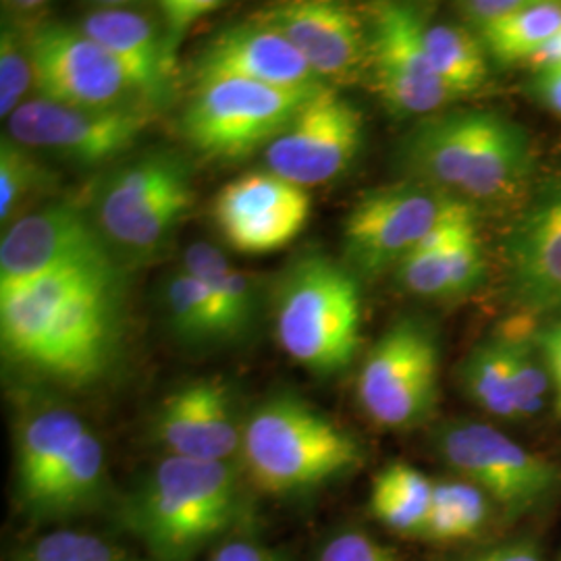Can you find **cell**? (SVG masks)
<instances>
[{
  "mask_svg": "<svg viewBox=\"0 0 561 561\" xmlns=\"http://www.w3.org/2000/svg\"><path fill=\"white\" fill-rule=\"evenodd\" d=\"M119 300L117 266L67 271L0 291L2 354L44 381L92 387L117 360Z\"/></svg>",
  "mask_w": 561,
  "mask_h": 561,
  "instance_id": "6da1fadb",
  "label": "cell"
},
{
  "mask_svg": "<svg viewBox=\"0 0 561 561\" xmlns=\"http://www.w3.org/2000/svg\"><path fill=\"white\" fill-rule=\"evenodd\" d=\"M401 159L412 181L472 206L512 198L535 167L520 123L477 108L424 117L403 140Z\"/></svg>",
  "mask_w": 561,
  "mask_h": 561,
  "instance_id": "7a4b0ae2",
  "label": "cell"
},
{
  "mask_svg": "<svg viewBox=\"0 0 561 561\" xmlns=\"http://www.w3.org/2000/svg\"><path fill=\"white\" fill-rule=\"evenodd\" d=\"M238 461H159L121 510L123 526L154 561H192L241 514Z\"/></svg>",
  "mask_w": 561,
  "mask_h": 561,
  "instance_id": "3957f363",
  "label": "cell"
},
{
  "mask_svg": "<svg viewBox=\"0 0 561 561\" xmlns=\"http://www.w3.org/2000/svg\"><path fill=\"white\" fill-rule=\"evenodd\" d=\"M241 470L266 495H296L337 481L364 461L362 443L294 393L261 401L243 422Z\"/></svg>",
  "mask_w": 561,
  "mask_h": 561,
  "instance_id": "277c9868",
  "label": "cell"
},
{
  "mask_svg": "<svg viewBox=\"0 0 561 561\" xmlns=\"http://www.w3.org/2000/svg\"><path fill=\"white\" fill-rule=\"evenodd\" d=\"M275 331L285 354L310 373L345 370L362 341L356 273L324 254L298 259L277 285Z\"/></svg>",
  "mask_w": 561,
  "mask_h": 561,
  "instance_id": "5b68a950",
  "label": "cell"
},
{
  "mask_svg": "<svg viewBox=\"0 0 561 561\" xmlns=\"http://www.w3.org/2000/svg\"><path fill=\"white\" fill-rule=\"evenodd\" d=\"M194 204V169L175 150H148L121 164L102 185L94 222L113 252L161 250Z\"/></svg>",
  "mask_w": 561,
  "mask_h": 561,
  "instance_id": "8992f818",
  "label": "cell"
},
{
  "mask_svg": "<svg viewBox=\"0 0 561 561\" xmlns=\"http://www.w3.org/2000/svg\"><path fill=\"white\" fill-rule=\"evenodd\" d=\"M443 463L477 484L502 520L541 514L561 500V466L530 451L493 424L470 419L443 422L433 435Z\"/></svg>",
  "mask_w": 561,
  "mask_h": 561,
  "instance_id": "52a82bcc",
  "label": "cell"
},
{
  "mask_svg": "<svg viewBox=\"0 0 561 561\" xmlns=\"http://www.w3.org/2000/svg\"><path fill=\"white\" fill-rule=\"evenodd\" d=\"M319 90H280L233 78L201 81L183 111L181 134L204 157L241 161L277 140Z\"/></svg>",
  "mask_w": 561,
  "mask_h": 561,
  "instance_id": "ba28073f",
  "label": "cell"
},
{
  "mask_svg": "<svg viewBox=\"0 0 561 561\" xmlns=\"http://www.w3.org/2000/svg\"><path fill=\"white\" fill-rule=\"evenodd\" d=\"M439 364V340L426 322H396L362 362L356 391L364 414L389 431L421 426L437 405Z\"/></svg>",
  "mask_w": 561,
  "mask_h": 561,
  "instance_id": "9c48e42d",
  "label": "cell"
},
{
  "mask_svg": "<svg viewBox=\"0 0 561 561\" xmlns=\"http://www.w3.org/2000/svg\"><path fill=\"white\" fill-rule=\"evenodd\" d=\"M466 204L412 180L364 194L343 225L347 266L370 277L398 268L437 225Z\"/></svg>",
  "mask_w": 561,
  "mask_h": 561,
  "instance_id": "30bf717a",
  "label": "cell"
},
{
  "mask_svg": "<svg viewBox=\"0 0 561 561\" xmlns=\"http://www.w3.org/2000/svg\"><path fill=\"white\" fill-rule=\"evenodd\" d=\"M424 15L405 2L368 11V71L387 108L398 117H431L454 94L437 78L424 44Z\"/></svg>",
  "mask_w": 561,
  "mask_h": 561,
  "instance_id": "8fae6325",
  "label": "cell"
},
{
  "mask_svg": "<svg viewBox=\"0 0 561 561\" xmlns=\"http://www.w3.org/2000/svg\"><path fill=\"white\" fill-rule=\"evenodd\" d=\"M113 248L92 217L53 204L11 222L0 241V291L78 268H115Z\"/></svg>",
  "mask_w": 561,
  "mask_h": 561,
  "instance_id": "7c38bea8",
  "label": "cell"
},
{
  "mask_svg": "<svg viewBox=\"0 0 561 561\" xmlns=\"http://www.w3.org/2000/svg\"><path fill=\"white\" fill-rule=\"evenodd\" d=\"M148 123L146 106L85 108L36 96L9 117V138L34 152L96 167L129 152Z\"/></svg>",
  "mask_w": 561,
  "mask_h": 561,
  "instance_id": "4fadbf2b",
  "label": "cell"
},
{
  "mask_svg": "<svg viewBox=\"0 0 561 561\" xmlns=\"http://www.w3.org/2000/svg\"><path fill=\"white\" fill-rule=\"evenodd\" d=\"M362 141L360 108L324 85L264 150L266 171L308 190L340 178L356 159Z\"/></svg>",
  "mask_w": 561,
  "mask_h": 561,
  "instance_id": "5bb4252c",
  "label": "cell"
},
{
  "mask_svg": "<svg viewBox=\"0 0 561 561\" xmlns=\"http://www.w3.org/2000/svg\"><path fill=\"white\" fill-rule=\"evenodd\" d=\"M27 48L38 99L111 108L136 94L119 62L80 25L42 23L27 36Z\"/></svg>",
  "mask_w": 561,
  "mask_h": 561,
  "instance_id": "9a60e30c",
  "label": "cell"
},
{
  "mask_svg": "<svg viewBox=\"0 0 561 561\" xmlns=\"http://www.w3.org/2000/svg\"><path fill=\"white\" fill-rule=\"evenodd\" d=\"M306 187L271 171L229 181L213 208L222 240L243 254H268L296 240L310 219Z\"/></svg>",
  "mask_w": 561,
  "mask_h": 561,
  "instance_id": "2e32d148",
  "label": "cell"
},
{
  "mask_svg": "<svg viewBox=\"0 0 561 561\" xmlns=\"http://www.w3.org/2000/svg\"><path fill=\"white\" fill-rule=\"evenodd\" d=\"M507 296L526 314L561 308V175L545 181L503 240Z\"/></svg>",
  "mask_w": 561,
  "mask_h": 561,
  "instance_id": "e0dca14e",
  "label": "cell"
},
{
  "mask_svg": "<svg viewBox=\"0 0 561 561\" xmlns=\"http://www.w3.org/2000/svg\"><path fill=\"white\" fill-rule=\"evenodd\" d=\"M256 18L291 42L324 83L354 80L368 67L366 18L347 4L294 0L268 7Z\"/></svg>",
  "mask_w": 561,
  "mask_h": 561,
  "instance_id": "ac0fdd59",
  "label": "cell"
},
{
  "mask_svg": "<svg viewBox=\"0 0 561 561\" xmlns=\"http://www.w3.org/2000/svg\"><path fill=\"white\" fill-rule=\"evenodd\" d=\"M221 78L280 90H319L327 85L291 42L259 18L222 30L198 53L194 62L196 83Z\"/></svg>",
  "mask_w": 561,
  "mask_h": 561,
  "instance_id": "d6986e66",
  "label": "cell"
},
{
  "mask_svg": "<svg viewBox=\"0 0 561 561\" xmlns=\"http://www.w3.org/2000/svg\"><path fill=\"white\" fill-rule=\"evenodd\" d=\"M154 433L175 458L236 461L241 456L243 424L221 379L185 382L169 393L159 408Z\"/></svg>",
  "mask_w": 561,
  "mask_h": 561,
  "instance_id": "ffe728a7",
  "label": "cell"
},
{
  "mask_svg": "<svg viewBox=\"0 0 561 561\" xmlns=\"http://www.w3.org/2000/svg\"><path fill=\"white\" fill-rule=\"evenodd\" d=\"M80 27L119 62L141 101H162L173 73V60L167 55L162 30H157L140 11L127 7L90 11Z\"/></svg>",
  "mask_w": 561,
  "mask_h": 561,
  "instance_id": "44dd1931",
  "label": "cell"
},
{
  "mask_svg": "<svg viewBox=\"0 0 561 561\" xmlns=\"http://www.w3.org/2000/svg\"><path fill=\"white\" fill-rule=\"evenodd\" d=\"M88 424L59 403L41 405L21 421L15 437V493L30 514L73 454Z\"/></svg>",
  "mask_w": 561,
  "mask_h": 561,
  "instance_id": "7402d4cb",
  "label": "cell"
},
{
  "mask_svg": "<svg viewBox=\"0 0 561 561\" xmlns=\"http://www.w3.org/2000/svg\"><path fill=\"white\" fill-rule=\"evenodd\" d=\"M106 458L94 431H85L41 502L30 512L41 520H62L90 512L104 491Z\"/></svg>",
  "mask_w": 561,
  "mask_h": 561,
  "instance_id": "603a6c76",
  "label": "cell"
},
{
  "mask_svg": "<svg viewBox=\"0 0 561 561\" xmlns=\"http://www.w3.org/2000/svg\"><path fill=\"white\" fill-rule=\"evenodd\" d=\"M183 268L201 279L221 312L227 337H240L256 314V289L221 250L208 241L192 243L183 252Z\"/></svg>",
  "mask_w": 561,
  "mask_h": 561,
  "instance_id": "cb8c5ba5",
  "label": "cell"
},
{
  "mask_svg": "<svg viewBox=\"0 0 561 561\" xmlns=\"http://www.w3.org/2000/svg\"><path fill=\"white\" fill-rule=\"evenodd\" d=\"M495 518H502L500 510L477 484L460 477L442 479L435 481L431 514L421 539L437 545L477 541Z\"/></svg>",
  "mask_w": 561,
  "mask_h": 561,
  "instance_id": "d4e9b609",
  "label": "cell"
},
{
  "mask_svg": "<svg viewBox=\"0 0 561 561\" xmlns=\"http://www.w3.org/2000/svg\"><path fill=\"white\" fill-rule=\"evenodd\" d=\"M435 481L422 470L393 461L385 466L370 486V512L389 530L421 539L431 514Z\"/></svg>",
  "mask_w": 561,
  "mask_h": 561,
  "instance_id": "484cf974",
  "label": "cell"
},
{
  "mask_svg": "<svg viewBox=\"0 0 561 561\" xmlns=\"http://www.w3.org/2000/svg\"><path fill=\"white\" fill-rule=\"evenodd\" d=\"M424 44L437 78L454 99L481 90L489 80L486 48L468 27L426 21Z\"/></svg>",
  "mask_w": 561,
  "mask_h": 561,
  "instance_id": "4316f807",
  "label": "cell"
},
{
  "mask_svg": "<svg viewBox=\"0 0 561 561\" xmlns=\"http://www.w3.org/2000/svg\"><path fill=\"white\" fill-rule=\"evenodd\" d=\"M460 385L466 398L484 414L500 421H518L512 382L510 350L502 335L474 345L460 364Z\"/></svg>",
  "mask_w": 561,
  "mask_h": 561,
  "instance_id": "83f0119b",
  "label": "cell"
},
{
  "mask_svg": "<svg viewBox=\"0 0 561 561\" xmlns=\"http://www.w3.org/2000/svg\"><path fill=\"white\" fill-rule=\"evenodd\" d=\"M560 30L561 2L528 0L524 9L491 25L479 38L500 62H530Z\"/></svg>",
  "mask_w": 561,
  "mask_h": 561,
  "instance_id": "f1b7e54d",
  "label": "cell"
},
{
  "mask_svg": "<svg viewBox=\"0 0 561 561\" xmlns=\"http://www.w3.org/2000/svg\"><path fill=\"white\" fill-rule=\"evenodd\" d=\"M164 306L169 322L180 340L190 343L229 340L221 312L201 279L181 268L164 285Z\"/></svg>",
  "mask_w": 561,
  "mask_h": 561,
  "instance_id": "f546056e",
  "label": "cell"
},
{
  "mask_svg": "<svg viewBox=\"0 0 561 561\" xmlns=\"http://www.w3.org/2000/svg\"><path fill=\"white\" fill-rule=\"evenodd\" d=\"M535 333L537 329L516 331L514 327L497 333L502 335L510 350L518 421H533L549 403H553V385H551L547 364L542 360L541 352L535 343Z\"/></svg>",
  "mask_w": 561,
  "mask_h": 561,
  "instance_id": "4dcf8cb0",
  "label": "cell"
},
{
  "mask_svg": "<svg viewBox=\"0 0 561 561\" xmlns=\"http://www.w3.org/2000/svg\"><path fill=\"white\" fill-rule=\"evenodd\" d=\"M48 171L34 157V150L23 148L7 136L0 141V222L11 221L23 204L42 192Z\"/></svg>",
  "mask_w": 561,
  "mask_h": 561,
  "instance_id": "1f68e13d",
  "label": "cell"
},
{
  "mask_svg": "<svg viewBox=\"0 0 561 561\" xmlns=\"http://www.w3.org/2000/svg\"><path fill=\"white\" fill-rule=\"evenodd\" d=\"M34 88V69L27 38L13 23L2 21L0 32V117L7 121L21 104L27 90Z\"/></svg>",
  "mask_w": 561,
  "mask_h": 561,
  "instance_id": "d6a6232c",
  "label": "cell"
},
{
  "mask_svg": "<svg viewBox=\"0 0 561 561\" xmlns=\"http://www.w3.org/2000/svg\"><path fill=\"white\" fill-rule=\"evenodd\" d=\"M23 561H136V558L96 535L55 530L34 541Z\"/></svg>",
  "mask_w": 561,
  "mask_h": 561,
  "instance_id": "836d02e7",
  "label": "cell"
},
{
  "mask_svg": "<svg viewBox=\"0 0 561 561\" xmlns=\"http://www.w3.org/2000/svg\"><path fill=\"white\" fill-rule=\"evenodd\" d=\"M479 225H472L466 229L456 240L445 243L442 248L435 250H424V252H414L398 266V279L401 287L419 298H433V300H443L449 298V256L451 250L458 241L477 229Z\"/></svg>",
  "mask_w": 561,
  "mask_h": 561,
  "instance_id": "e575fe53",
  "label": "cell"
},
{
  "mask_svg": "<svg viewBox=\"0 0 561 561\" xmlns=\"http://www.w3.org/2000/svg\"><path fill=\"white\" fill-rule=\"evenodd\" d=\"M486 271L479 227L466 233L451 250L449 256V298H461L474 291Z\"/></svg>",
  "mask_w": 561,
  "mask_h": 561,
  "instance_id": "d590c367",
  "label": "cell"
},
{
  "mask_svg": "<svg viewBox=\"0 0 561 561\" xmlns=\"http://www.w3.org/2000/svg\"><path fill=\"white\" fill-rule=\"evenodd\" d=\"M317 561H400L396 551L364 530H340L324 542Z\"/></svg>",
  "mask_w": 561,
  "mask_h": 561,
  "instance_id": "8d00e7d4",
  "label": "cell"
},
{
  "mask_svg": "<svg viewBox=\"0 0 561 561\" xmlns=\"http://www.w3.org/2000/svg\"><path fill=\"white\" fill-rule=\"evenodd\" d=\"M219 7L221 2L217 0H164L161 2L162 41H164L169 59L175 60L173 57L183 34L202 18L217 11Z\"/></svg>",
  "mask_w": 561,
  "mask_h": 561,
  "instance_id": "74e56055",
  "label": "cell"
},
{
  "mask_svg": "<svg viewBox=\"0 0 561 561\" xmlns=\"http://www.w3.org/2000/svg\"><path fill=\"white\" fill-rule=\"evenodd\" d=\"M526 4L528 0H468V2H461L460 13L463 21L481 34L491 25L507 20Z\"/></svg>",
  "mask_w": 561,
  "mask_h": 561,
  "instance_id": "f35d334b",
  "label": "cell"
},
{
  "mask_svg": "<svg viewBox=\"0 0 561 561\" xmlns=\"http://www.w3.org/2000/svg\"><path fill=\"white\" fill-rule=\"evenodd\" d=\"M535 343L541 352L542 360L547 364L551 385H553L551 408L556 412V419L561 421V319L537 329Z\"/></svg>",
  "mask_w": 561,
  "mask_h": 561,
  "instance_id": "ab89813d",
  "label": "cell"
},
{
  "mask_svg": "<svg viewBox=\"0 0 561 561\" xmlns=\"http://www.w3.org/2000/svg\"><path fill=\"white\" fill-rule=\"evenodd\" d=\"M463 561H545L539 545L526 537L486 545Z\"/></svg>",
  "mask_w": 561,
  "mask_h": 561,
  "instance_id": "60d3db41",
  "label": "cell"
},
{
  "mask_svg": "<svg viewBox=\"0 0 561 561\" xmlns=\"http://www.w3.org/2000/svg\"><path fill=\"white\" fill-rule=\"evenodd\" d=\"M208 561H289L277 549H271L261 542L236 541L222 542L221 547L215 549Z\"/></svg>",
  "mask_w": 561,
  "mask_h": 561,
  "instance_id": "b9f144b4",
  "label": "cell"
},
{
  "mask_svg": "<svg viewBox=\"0 0 561 561\" xmlns=\"http://www.w3.org/2000/svg\"><path fill=\"white\" fill-rule=\"evenodd\" d=\"M533 94L539 99L545 108L561 117V65L542 69L535 73Z\"/></svg>",
  "mask_w": 561,
  "mask_h": 561,
  "instance_id": "7bdbcfd3",
  "label": "cell"
},
{
  "mask_svg": "<svg viewBox=\"0 0 561 561\" xmlns=\"http://www.w3.org/2000/svg\"><path fill=\"white\" fill-rule=\"evenodd\" d=\"M530 65L535 67V71H542V69H551L561 65V30L556 34V38L549 42L541 53L530 60Z\"/></svg>",
  "mask_w": 561,
  "mask_h": 561,
  "instance_id": "ee69618b",
  "label": "cell"
}]
</instances>
